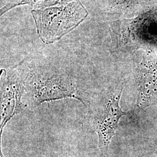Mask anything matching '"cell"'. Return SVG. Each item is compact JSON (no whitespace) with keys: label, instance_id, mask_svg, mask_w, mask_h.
<instances>
[{"label":"cell","instance_id":"1","mask_svg":"<svg viewBox=\"0 0 157 157\" xmlns=\"http://www.w3.org/2000/svg\"><path fill=\"white\" fill-rule=\"evenodd\" d=\"M40 39L49 44L76 28L88 15L84 6L76 0L61 6L32 11Z\"/></svg>","mask_w":157,"mask_h":157},{"label":"cell","instance_id":"2","mask_svg":"<svg viewBox=\"0 0 157 157\" xmlns=\"http://www.w3.org/2000/svg\"><path fill=\"white\" fill-rule=\"evenodd\" d=\"M123 90L122 86L107 95L91 118L92 128L98 136V147L103 155L107 154L111 141L118 129L119 120L128 114L119 105Z\"/></svg>","mask_w":157,"mask_h":157},{"label":"cell","instance_id":"3","mask_svg":"<svg viewBox=\"0 0 157 157\" xmlns=\"http://www.w3.org/2000/svg\"><path fill=\"white\" fill-rule=\"evenodd\" d=\"M21 72V63L8 70H2L1 75V140L7 123L17 114L22 112L26 105L22 101L26 90L25 76Z\"/></svg>","mask_w":157,"mask_h":157},{"label":"cell","instance_id":"4","mask_svg":"<svg viewBox=\"0 0 157 157\" xmlns=\"http://www.w3.org/2000/svg\"><path fill=\"white\" fill-rule=\"evenodd\" d=\"M34 100L40 105L44 102L67 98L78 99L84 104L78 94L76 85L71 77L58 73H39L32 76Z\"/></svg>","mask_w":157,"mask_h":157},{"label":"cell","instance_id":"5","mask_svg":"<svg viewBox=\"0 0 157 157\" xmlns=\"http://www.w3.org/2000/svg\"><path fill=\"white\" fill-rule=\"evenodd\" d=\"M141 67L135 110L139 112L157 104V61H147Z\"/></svg>","mask_w":157,"mask_h":157},{"label":"cell","instance_id":"6","mask_svg":"<svg viewBox=\"0 0 157 157\" xmlns=\"http://www.w3.org/2000/svg\"><path fill=\"white\" fill-rule=\"evenodd\" d=\"M76 0H8L5 6L1 8L2 15L15 7L22 5H29L35 10H40L56 6H61Z\"/></svg>","mask_w":157,"mask_h":157},{"label":"cell","instance_id":"7","mask_svg":"<svg viewBox=\"0 0 157 157\" xmlns=\"http://www.w3.org/2000/svg\"><path fill=\"white\" fill-rule=\"evenodd\" d=\"M1 157H6L4 155V154H2V150H1Z\"/></svg>","mask_w":157,"mask_h":157}]
</instances>
